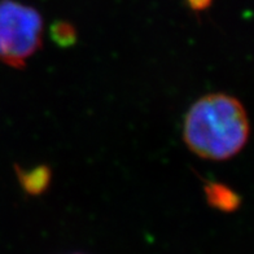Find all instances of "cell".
I'll list each match as a JSON object with an SVG mask.
<instances>
[{
  "instance_id": "cell-4",
  "label": "cell",
  "mask_w": 254,
  "mask_h": 254,
  "mask_svg": "<svg viewBox=\"0 0 254 254\" xmlns=\"http://www.w3.org/2000/svg\"><path fill=\"white\" fill-rule=\"evenodd\" d=\"M16 173L22 190L31 196H38L46 192L52 179L51 169L46 165L35 166L31 170H24L20 166H17Z\"/></svg>"
},
{
  "instance_id": "cell-1",
  "label": "cell",
  "mask_w": 254,
  "mask_h": 254,
  "mask_svg": "<svg viewBox=\"0 0 254 254\" xmlns=\"http://www.w3.org/2000/svg\"><path fill=\"white\" fill-rule=\"evenodd\" d=\"M251 124L244 105L227 94H209L190 107L183 122V140L204 160L226 161L247 145Z\"/></svg>"
},
{
  "instance_id": "cell-3",
  "label": "cell",
  "mask_w": 254,
  "mask_h": 254,
  "mask_svg": "<svg viewBox=\"0 0 254 254\" xmlns=\"http://www.w3.org/2000/svg\"><path fill=\"white\" fill-rule=\"evenodd\" d=\"M204 193L207 204L213 209L224 213L238 210L241 204V197L238 192L219 182H207L204 186Z\"/></svg>"
},
{
  "instance_id": "cell-2",
  "label": "cell",
  "mask_w": 254,
  "mask_h": 254,
  "mask_svg": "<svg viewBox=\"0 0 254 254\" xmlns=\"http://www.w3.org/2000/svg\"><path fill=\"white\" fill-rule=\"evenodd\" d=\"M43 42V18L35 8L14 0L0 1V61L20 69Z\"/></svg>"
},
{
  "instance_id": "cell-5",
  "label": "cell",
  "mask_w": 254,
  "mask_h": 254,
  "mask_svg": "<svg viewBox=\"0 0 254 254\" xmlns=\"http://www.w3.org/2000/svg\"><path fill=\"white\" fill-rule=\"evenodd\" d=\"M51 35L54 38L55 43L67 47L75 42L77 39V31L67 22H59L55 24L51 29Z\"/></svg>"
},
{
  "instance_id": "cell-6",
  "label": "cell",
  "mask_w": 254,
  "mask_h": 254,
  "mask_svg": "<svg viewBox=\"0 0 254 254\" xmlns=\"http://www.w3.org/2000/svg\"><path fill=\"white\" fill-rule=\"evenodd\" d=\"M193 9H204L210 4L211 0H188Z\"/></svg>"
}]
</instances>
